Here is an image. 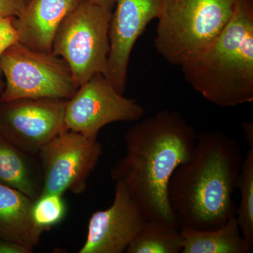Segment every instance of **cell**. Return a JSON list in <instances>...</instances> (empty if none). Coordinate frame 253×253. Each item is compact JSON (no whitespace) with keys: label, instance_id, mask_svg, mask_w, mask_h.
I'll return each mask as SVG.
<instances>
[{"label":"cell","instance_id":"cell-1","mask_svg":"<svg viewBox=\"0 0 253 253\" xmlns=\"http://www.w3.org/2000/svg\"><path fill=\"white\" fill-rule=\"evenodd\" d=\"M197 134L180 113L169 110L158 111L126 131V154L113 166L111 179L126 188L145 220L179 229L168 204V183L192 155Z\"/></svg>","mask_w":253,"mask_h":253},{"label":"cell","instance_id":"cell-2","mask_svg":"<svg viewBox=\"0 0 253 253\" xmlns=\"http://www.w3.org/2000/svg\"><path fill=\"white\" fill-rule=\"evenodd\" d=\"M243 160L236 138L221 131L197 134L192 155L168 183V204L179 229H217L236 214Z\"/></svg>","mask_w":253,"mask_h":253},{"label":"cell","instance_id":"cell-3","mask_svg":"<svg viewBox=\"0 0 253 253\" xmlns=\"http://www.w3.org/2000/svg\"><path fill=\"white\" fill-rule=\"evenodd\" d=\"M180 67L191 87L215 106L253 102V0H239L217 39Z\"/></svg>","mask_w":253,"mask_h":253},{"label":"cell","instance_id":"cell-4","mask_svg":"<svg viewBox=\"0 0 253 253\" xmlns=\"http://www.w3.org/2000/svg\"><path fill=\"white\" fill-rule=\"evenodd\" d=\"M239 0H162L154 45L180 66L215 41L235 14Z\"/></svg>","mask_w":253,"mask_h":253},{"label":"cell","instance_id":"cell-5","mask_svg":"<svg viewBox=\"0 0 253 253\" xmlns=\"http://www.w3.org/2000/svg\"><path fill=\"white\" fill-rule=\"evenodd\" d=\"M112 11L90 0H81L58 29L51 53L68 63L78 87L104 72Z\"/></svg>","mask_w":253,"mask_h":253},{"label":"cell","instance_id":"cell-6","mask_svg":"<svg viewBox=\"0 0 253 253\" xmlns=\"http://www.w3.org/2000/svg\"><path fill=\"white\" fill-rule=\"evenodd\" d=\"M5 85L0 101L52 98L68 100L78 89L64 59L52 53L35 51L21 42L0 56Z\"/></svg>","mask_w":253,"mask_h":253},{"label":"cell","instance_id":"cell-7","mask_svg":"<svg viewBox=\"0 0 253 253\" xmlns=\"http://www.w3.org/2000/svg\"><path fill=\"white\" fill-rule=\"evenodd\" d=\"M38 154L43 169L41 195L82 194L103 154L97 139L65 129L44 145ZM40 195V196H41Z\"/></svg>","mask_w":253,"mask_h":253},{"label":"cell","instance_id":"cell-8","mask_svg":"<svg viewBox=\"0 0 253 253\" xmlns=\"http://www.w3.org/2000/svg\"><path fill=\"white\" fill-rule=\"evenodd\" d=\"M145 112L144 106L118 92L103 73H97L68 100L65 126L97 139L99 131L107 125L140 121Z\"/></svg>","mask_w":253,"mask_h":253},{"label":"cell","instance_id":"cell-9","mask_svg":"<svg viewBox=\"0 0 253 253\" xmlns=\"http://www.w3.org/2000/svg\"><path fill=\"white\" fill-rule=\"evenodd\" d=\"M68 100L38 98L0 101V134L28 154H38L65 126Z\"/></svg>","mask_w":253,"mask_h":253},{"label":"cell","instance_id":"cell-10","mask_svg":"<svg viewBox=\"0 0 253 253\" xmlns=\"http://www.w3.org/2000/svg\"><path fill=\"white\" fill-rule=\"evenodd\" d=\"M162 0H116L109 26L110 49L105 77L121 94L127 81L130 55L146 26L158 18Z\"/></svg>","mask_w":253,"mask_h":253},{"label":"cell","instance_id":"cell-11","mask_svg":"<svg viewBox=\"0 0 253 253\" xmlns=\"http://www.w3.org/2000/svg\"><path fill=\"white\" fill-rule=\"evenodd\" d=\"M115 184L112 205L89 218L87 236L80 253L126 252L144 224V214L135 200L123 184Z\"/></svg>","mask_w":253,"mask_h":253},{"label":"cell","instance_id":"cell-12","mask_svg":"<svg viewBox=\"0 0 253 253\" xmlns=\"http://www.w3.org/2000/svg\"><path fill=\"white\" fill-rule=\"evenodd\" d=\"M81 0H29L19 17L13 18L19 42L30 49L51 53L55 36L63 20Z\"/></svg>","mask_w":253,"mask_h":253},{"label":"cell","instance_id":"cell-13","mask_svg":"<svg viewBox=\"0 0 253 253\" xmlns=\"http://www.w3.org/2000/svg\"><path fill=\"white\" fill-rule=\"evenodd\" d=\"M34 200L0 183V239L34 250L44 231L33 218Z\"/></svg>","mask_w":253,"mask_h":253},{"label":"cell","instance_id":"cell-14","mask_svg":"<svg viewBox=\"0 0 253 253\" xmlns=\"http://www.w3.org/2000/svg\"><path fill=\"white\" fill-rule=\"evenodd\" d=\"M179 231L183 241L181 253H249L253 247L241 234L236 214L217 229L184 227Z\"/></svg>","mask_w":253,"mask_h":253},{"label":"cell","instance_id":"cell-15","mask_svg":"<svg viewBox=\"0 0 253 253\" xmlns=\"http://www.w3.org/2000/svg\"><path fill=\"white\" fill-rule=\"evenodd\" d=\"M26 155L0 134V183L35 201L41 195V189Z\"/></svg>","mask_w":253,"mask_h":253},{"label":"cell","instance_id":"cell-16","mask_svg":"<svg viewBox=\"0 0 253 253\" xmlns=\"http://www.w3.org/2000/svg\"><path fill=\"white\" fill-rule=\"evenodd\" d=\"M179 229L163 221L145 220L126 249V253H179L182 250Z\"/></svg>","mask_w":253,"mask_h":253},{"label":"cell","instance_id":"cell-17","mask_svg":"<svg viewBox=\"0 0 253 253\" xmlns=\"http://www.w3.org/2000/svg\"><path fill=\"white\" fill-rule=\"evenodd\" d=\"M241 194L236 217L241 234L253 246V148H250L242 166L237 182Z\"/></svg>","mask_w":253,"mask_h":253},{"label":"cell","instance_id":"cell-18","mask_svg":"<svg viewBox=\"0 0 253 253\" xmlns=\"http://www.w3.org/2000/svg\"><path fill=\"white\" fill-rule=\"evenodd\" d=\"M66 214L63 195L42 194L33 202V220L37 227L44 232L62 221Z\"/></svg>","mask_w":253,"mask_h":253},{"label":"cell","instance_id":"cell-19","mask_svg":"<svg viewBox=\"0 0 253 253\" xmlns=\"http://www.w3.org/2000/svg\"><path fill=\"white\" fill-rule=\"evenodd\" d=\"M14 17L0 16V56L10 46L19 42V38L14 25Z\"/></svg>","mask_w":253,"mask_h":253},{"label":"cell","instance_id":"cell-20","mask_svg":"<svg viewBox=\"0 0 253 253\" xmlns=\"http://www.w3.org/2000/svg\"><path fill=\"white\" fill-rule=\"evenodd\" d=\"M29 0H0V16L19 17L26 9Z\"/></svg>","mask_w":253,"mask_h":253},{"label":"cell","instance_id":"cell-21","mask_svg":"<svg viewBox=\"0 0 253 253\" xmlns=\"http://www.w3.org/2000/svg\"><path fill=\"white\" fill-rule=\"evenodd\" d=\"M33 250L12 241L0 239V253H31Z\"/></svg>","mask_w":253,"mask_h":253},{"label":"cell","instance_id":"cell-22","mask_svg":"<svg viewBox=\"0 0 253 253\" xmlns=\"http://www.w3.org/2000/svg\"><path fill=\"white\" fill-rule=\"evenodd\" d=\"M243 133L245 139L249 144L250 148H253V125L252 123L245 122L242 123Z\"/></svg>","mask_w":253,"mask_h":253},{"label":"cell","instance_id":"cell-23","mask_svg":"<svg viewBox=\"0 0 253 253\" xmlns=\"http://www.w3.org/2000/svg\"><path fill=\"white\" fill-rule=\"evenodd\" d=\"M90 1L101 7L111 10V11H113L116 3V0H90Z\"/></svg>","mask_w":253,"mask_h":253},{"label":"cell","instance_id":"cell-24","mask_svg":"<svg viewBox=\"0 0 253 253\" xmlns=\"http://www.w3.org/2000/svg\"><path fill=\"white\" fill-rule=\"evenodd\" d=\"M5 85L4 79L3 77L2 73L0 71V94L2 92L3 89H4Z\"/></svg>","mask_w":253,"mask_h":253}]
</instances>
